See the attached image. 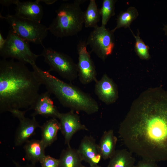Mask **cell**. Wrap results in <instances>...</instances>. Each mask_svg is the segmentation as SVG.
Wrapping results in <instances>:
<instances>
[{
    "label": "cell",
    "mask_w": 167,
    "mask_h": 167,
    "mask_svg": "<svg viewBox=\"0 0 167 167\" xmlns=\"http://www.w3.org/2000/svg\"><path fill=\"white\" fill-rule=\"evenodd\" d=\"M118 133L132 153L156 162L167 160V93L150 88L141 93Z\"/></svg>",
    "instance_id": "1"
},
{
    "label": "cell",
    "mask_w": 167,
    "mask_h": 167,
    "mask_svg": "<svg viewBox=\"0 0 167 167\" xmlns=\"http://www.w3.org/2000/svg\"><path fill=\"white\" fill-rule=\"evenodd\" d=\"M42 84L35 72L22 62L0 61V113L33 109Z\"/></svg>",
    "instance_id": "2"
},
{
    "label": "cell",
    "mask_w": 167,
    "mask_h": 167,
    "mask_svg": "<svg viewBox=\"0 0 167 167\" xmlns=\"http://www.w3.org/2000/svg\"><path fill=\"white\" fill-rule=\"evenodd\" d=\"M31 66L42 84L50 94L55 96L63 106L73 111H82L88 114L98 111V103L90 95L76 86L60 80L48 71L42 70L36 63Z\"/></svg>",
    "instance_id": "3"
},
{
    "label": "cell",
    "mask_w": 167,
    "mask_h": 167,
    "mask_svg": "<svg viewBox=\"0 0 167 167\" xmlns=\"http://www.w3.org/2000/svg\"><path fill=\"white\" fill-rule=\"evenodd\" d=\"M86 0H76L62 3L56 11V16L48 28V31L58 38L71 36L82 29L83 14L80 5Z\"/></svg>",
    "instance_id": "4"
},
{
    "label": "cell",
    "mask_w": 167,
    "mask_h": 167,
    "mask_svg": "<svg viewBox=\"0 0 167 167\" xmlns=\"http://www.w3.org/2000/svg\"><path fill=\"white\" fill-rule=\"evenodd\" d=\"M1 17L10 26L15 33L23 40L37 45H41L47 36L48 28L41 23L25 19L16 15L8 14Z\"/></svg>",
    "instance_id": "5"
},
{
    "label": "cell",
    "mask_w": 167,
    "mask_h": 167,
    "mask_svg": "<svg viewBox=\"0 0 167 167\" xmlns=\"http://www.w3.org/2000/svg\"><path fill=\"white\" fill-rule=\"evenodd\" d=\"M40 55L44 58V62L49 66V72L55 71L70 82L74 81L78 77L77 65L67 54L51 48L44 47Z\"/></svg>",
    "instance_id": "6"
},
{
    "label": "cell",
    "mask_w": 167,
    "mask_h": 167,
    "mask_svg": "<svg viewBox=\"0 0 167 167\" xmlns=\"http://www.w3.org/2000/svg\"><path fill=\"white\" fill-rule=\"evenodd\" d=\"M5 39V44L0 49V55L3 59L11 58L31 65L36 63L40 55L36 54L32 51L29 42L19 37L11 29Z\"/></svg>",
    "instance_id": "7"
},
{
    "label": "cell",
    "mask_w": 167,
    "mask_h": 167,
    "mask_svg": "<svg viewBox=\"0 0 167 167\" xmlns=\"http://www.w3.org/2000/svg\"><path fill=\"white\" fill-rule=\"evenodd\" d=\"M90 33L86 43L96 55L105 61L113 51L114 45L113 32L105 26H97Z\"/></svg>",
    "instance_id": "8"
},
{
    "label": "cell",
    "mask_w": 167,
    "mask_h": 167,
    "mask_svg": "<svg viewBox=\"0 0 167 167\" xmlns=\"http://www.w3.org/2000/svg\"><path fill=\"white\" fill-rule=\"evenodd\" d=\"M87 46L85 41H80L77 45L78 77L81 83L85 85L97 80L96 67L87 50Z\"/></svg>",
    "instance_id": "9"
},
{
    "label": "cell",
    "mask_w": 167,
    "mask_h": 167,
    "mask_svg": "<svg viewBox=\"0 0 167 167\" xmlns=\"http://www.w3.org/2000/svg\"><path fill=\"white\" fill-rule=\"evenodd\" d=\"M27 111L18 110L11 113L19 121L14 139L15 146H19L24 143L33 135L36 129L41 126L35 117H32V119L25 117V114Z\"/></svg>",
    "instance_id": "10"
},
{
    "label": "cell",
    "mask_w": 167,
    "mask_h": 167,
    "mask_svg": "<svg viewBox=\"0 0 167 167\" xmlns=\"http://www.w3.org/2000/svg\"><path fill=\"white\" fill-rule=\"evenodd\" d=\"M60 131L64 138L65 144L70 146V141L73 135L80 130H88L81 122L80 117L74 111L71 110L66 113H60L58 118Z\"/></svg>",
    "instance_id": "11"
},
{
    "label": "cell",
    "mask_w": 167,
    "mask_h": 167,
    "mask_svg": "<svg viewBox=\"0 0 167 167\" xmlns=\"http://www.w3.org/2000/svg\"><path fill=\"white\" fill-rule=\"evenodd\" d=\"M94 92L99 99L107 105L114 103L118 98L117 86L113 81L105 74L95 82Z\"/></svg>",
    "instance_id": "12"
},
{
    "label": "cell",
    "mask_w": 167,
    "mask_h": 167,
    "mask_svg": "<svg viewBox=\"0 0 167 167\" xmlns=\"http://www.w3.org/2000/svg\"><path fill=\"white\" fill-rule=\"evenodd\" d=\"M77 150L83 161L88 163L90 166L98 165L102 158L98 144L91 136H85Z\"/></svg>",
    "instance_id": "13"
},
{
    "label": "cell",
    "mask_w": 167,
    "mask_h": 167,
    "mask_svg": "<svg viewBox=\"0 0 167 167\" xmlns=\"http://www.w3.org/2000/svg\"><path fill=\"white\" fill-rule=\"evenodd\" d=\"M15 10L16 15L39 23L44 15L42 6L38 0L34 2L19 1L16 5Z\"/></svg>",
    "instance_id": "14"
},
{
    "label": "cell",
    "mask_w": 167,
    "mask_h": 167,
    "mask_svg": "<svg viewBox=\"0 0 167 167\" xmlns=\"http://www.w3.org/2000/svg\"><path fill=\"white\" fill-rule=\"evenodd\" d=\"M50 94L47 91L39 94L33 108L32 117L40 115L46 118H58L60 113L54 105Z\"/></svg>",
    "instance_id": "15"
},
{
    "label": "cell",
    "mask_w": 167,
    "mask_h": 167,
    "mask_svg": "<svg viewBox=\"0 0 167 167\" xmlns=\"http://www.w3.org/2000/svg\"><path fill=\"white\" fill-rule=\"evenodd\" d=\"M41 140L46 148L57 139L58 133L60 129L59 122L57 118H52L40 126Z\"/></svg>",
    "instance_id": "16"
},
{
    "label": "cell",
    "mask_w": 167,
    "mask_h": 167,
    "mask_svg": "<svg viewBox=\"0 0 167 167\" xmlns=\"http://www.w3.org/2000/svg\"><path fill=\"white\" fill-rule=\"evenodd\" d=\"M118 141L113 131L110 129L104 131L98 144L102 158L105 160L110 159L114 153Z\"/></svg>",
    "instance_id": "17"
},
{
    "label": "cell",
    "mask_w": 167,
    "mask_h": 167,
    "mask_svg": "<svg viewBox=\"0 0 167 167\" xmlns=\"http://www.w3.org/2000/svg\"><path fill=\"white\" fill-rule=\"evenodd\" d=\"M23 148L25 152V158L33 164L40 161L45 155L46 148L41 140H28L24 143Z\"/></svg>",
    "instance_id": "18"
},
{
    "label": "cell",
    "mask_w": 167,
    "mask_h": 167,
    "mask_svg": "<svg viewBox=\"0 0 167 167\" xmlns=\"http://www.w3.org/2000/svg\"><path fill=\"white\" fill-rule=\"evenodd\" d=\"M59 167H83V161L77 149L68 146L63 150L59 158Z\"/></svg>",
    "instance_id": "19"
},
{
    "label": "cell",
    "mask_w": 167,
    "mask_h": 167,
    "mask_svg": "<svg viewBox=\"0 0 167 167\" xmlns=\"http://www.w3.org/2000/svg\"><path fill=\"white\" fill-rule=\"evenodd\" d=\"M107 167H134L135 159L132 153L125 149L116 150L109 159Z\"/></svg>",
    "instance_id": "20"
},
{
    "label": "cell",
    "mask_w": 167,
    "mask_h": 167,
    "mask_svg": "<svg viewBox=\"0 0 167 167\" xmlns=\"http://www.w3.org/2000/svg\"><path fill=\"white\" fill-rule=\"evenodd\" d=\"M101 16L96 1L90 0L86 10L84 12V24L86 28L96 27Z\"/></svg>",
    "instance_id": "21"
},
{
    "label": "cell",
    "mask_w": 167,
    "mask_h": 167,
    "mask_svg": "<svg viewBox=\"0 0 167 167\" xmlns=\"http://www.w3.org/2000/svg\"><path fill=\"white\" fill-rule=\"evenodd\" d=\"M138 15L136 9L134 7H129L126 11L120 14L118 17L116 27L112 30L114 32L122 27H129L131 23Z\"/></svg>",
    "instance_id": "22"
},
{
    "label": "cell",
    "mask_w": 167,
    "mask_h": 167,
    "mask_svg": "<svg viewBox=\"0 0 167 167\" xmlns=\"http://www.w3.org/2000/svg\"><path fill=\"white\" fill-rule=\"evenodd\" d=\"M116 2L114 0L103 1L102 6L99 9L101 17V26H105L111 17L115 15L114 5Z\"/></svg>",
    "instance_id": "23"
},
{
    "label": "cell",
    "mask_w": 167,
    "mask_h": 167,
    "mask_svg": "<svg viewBox=\"0 0 167 167\" xmlns=\"http://www.w3.org/2000/svg\"><path fill=\"white\" fill-rule=\"evenodd\" d=\"M136 40L135 50L139 57L143 59H148L150 57L148 46L140 38L139 35L135 36L134 34Z\"/></svg>",
    "instance_id": "24"
},
{
    "label": "cell",
    "mask_w": 167,
    "mask_h": 167,
    "mask_svg": "<svg viewBox=\"0 0 167 167\" xmlns=\"http://www.w3.org/2000/svg\"><path fill=\"white\" fill-rule=\"evenodd\" d=\"M42 167H59V159L53 157L49 155H45L40 160Z\"/></svg>",
    "instance_id": "25"
},
{
    "label": "cell",
    "mask_w": 167,
    "mask_h": 167,
    "mask_svg": "<svg viewBox=\"0 0 167 167\" xmlns=\"http://www.w3.org/2000/svg\"><path fill=\"white\" fill-rule=\"evenodd\" d=\"M134 167H159L156 162L150 160L142 159L139 161Z\"/></svg>",
    "instance_id": "26"
},
{
    "label": "cell",
    "mask_w": 167,
    "mask_h": 167,
    "mask_svg": "<svg viewBox=\"0 0 167 167\" xmlns=\"http://www.w3.org/2000/svg\"><path fill=\"white\" fill-rule=\"evenodd\" d=\"M19 1V0H1L0 1V3L3 6H8L12 4L16 5Z\"/></svg>",
    "instance_id": "27"
},
{
    "label": "cell",
    "mask_w": 167,
    "mask_h": 167,
    "mask_svg": "<svg viewBox=\"0 0 167 167\" xmlns=\"http://www.w3.org/2000/svg\"><path fill=\"white\" fill-rule=\"evenodd\" d=\"M6 42V39H4L2 35V34L0 33V49H1L4 46Z\"/></svg>",
    "instance_id": "28"
},
{
    "label": "cell",
    "mask_w": 167,
    "mask_h": 167,
    "mask_svg": "<svg viewBox=\"0 0 167 167\" xmlns=\"http://www.w3.org/2000/svg\"><path fill=\"white\" fill-rule=\"evenodd\" d=\"M40 2H43L47 5L53 4L56 2V0H38Z\"/></svg>",
    "instance_id": "29"
},
{
    "label": "cell",
    "mask_w": 167,
    "mask_h": 167,
    "mask_svg": "<svg viewBox=\"0 0 167 167\" xmlns=\"http://www.w3.org/2000/svg\"><path fill=\"white\" fill-rule=\"evenodd\" d=\"M163 30L165 32V34L167 35V25L164 26Z\"/></svg>",
    "instance_id": "30"
},
{
    "label": "cell",
    "mask_w": 167,
    "mask_h": 167,
    "mask_svg": "<svg viewBox=\"0 0 167 167\" xmlns=\"http://www.w3.org/2000/svg\"><path fill=\"white\" fill-rule=\"evenodd\" d=\"M83 167H102L100 166L99 165H96L90 166L89 167H86V166H84V165H83Z\"/></svg>",
    "instance_id": "31"
},
{
    "label": "cell",
    "mask_w": 167,
    "mask_h": 167,
    "mask_svg": "<svg viewBox=\"0 0 167 167\" xmlns=\"http://www.w3.org/2000/svg\"><path fill=\"white\" fill-rule=\"evenodd\" d=\"M15 165H16V167H22L21 166H20V165H19L17 163H16V162L15 163Z\"/></svg>",
    "instance_id": "32"
}]
</instances>
